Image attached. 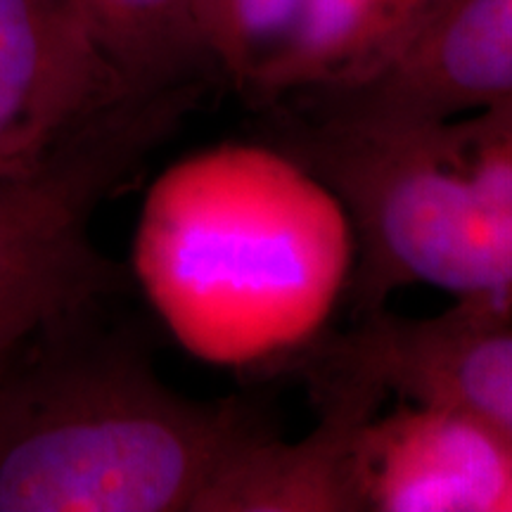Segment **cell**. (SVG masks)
Instances as JSON below:
<instances>
[{
  "instance_id": "cell-1",
  "label": "cell",
  "mask_w": 512,
  "mask_h": 512,
  "mask_svg": "<svg viewBox=\"0 0 512 512\" xmlns=\"http://www.w3.org/2000/svg\"><path fill=\"white\" fill-rule=\"evenodd\" d=\"M354 268L337 192L268 140L169 166L133 242V273L171 335L233 370L297 363L328 332Z\"/></svg>"
},
{
  "instance_id": "cell-2",
  "label": "cell",
  "mask_w": 512,
  "mask_h": 512,
  "mask_svg": "<svg viewBox=\"0 0 512 512\" xmlns=\"http://www.w3.org/2000/svg\"><path fill=\"white\" fill-rule=\"evenodd\" d=\"M0 370V512H200L230 453L266 427L195 401L93 318Z\"/></svg>"
},
{
  "instance_id": "cell-3",
  "label": "cell",
  "mask_w": 512,
  "mask_h": 512,
  "mask_svg": "<svg viewBox=\"0 0 512 512\" xmlns=\"http://www.w3.org/2000/svg\"><path fill=\"white\" fill-rule=\"evenodd\" d=\"M261 138L323 178L356 233L358 316L413 285L512 316V105L349 121L261 110Z\"/></svg>"
},
{
  "instance_id": "cell-4",
  "label": "cell",
  "mask_w": 512,
  "mask_h": 512,
  "mask_svg": "<svg viewBox=\"0 0 512 512\" xmlns=\"http://www.w3.org/2000/svg\"><path fill=\"white\" fill-rule=\"evenodd\" d=\"M195 91L126 95L31 164L0 171V370L124 290L126 273L91 238L93 216L174 131Z\"/></svg>"
},
{
  "instance_id": "cell-5",
  "label": "cell",
  "mask_w": 512,
  "mask_h": 512,
  "mask_svg": "<svg viewBox=\"0 0 512 512\" xmlns=\"http://www.w3.org/2000/svg\"><path fill=\"white\" fill-rule=\"evenodd\" d=\"M297 366L306 377L368 384L384 399L467 413L512 444V316L458 302L422 318L380 309L325 332Z\"/></svg>"
},
{
  "instance_id": "cell-6",
  "label": "cell",
  "mask_w": 512,
  "mask_h": 512,
  "mask_svg": "<svg viewBox=\"0 0 512 512\" xmlns=\"http://www.w3.org/2000/svg\"><path fill=\"white\" fill-rule=\"evenodd\" d=\"M351 491L356 512H510L512 444L467 413L399 401L358 430Z\"/></svg>"
},
{
  "instance_id": "cell-7",
  "label": "cell",
  "mask_w": 512,
  "mask_h": 512,
  "mask_svg": "<svg viewBox=\"0 0 512 512\" xmlns=\"http://www.w3.org/2000/svg\"><path fill=\"white\" fill-rule=\"evenodd\" d=\"M126 95L74 0H0V171L31 164Z\"/></svg>"
},
{
  "instance_id": "cell-8",
  "label": "cell",
  "mask_w": 512,
  "mask_h": 512,
  "mask_svg": "<svg viewBox=\"0 0 512 512\" xmlns=\"http://www.w3.org/2000/svg\"><path fill=\"white\" fill-rule=\"evenodd\" d=\"M287 105L349 121L444 119L512 105V0H448L375 79Z\"/></svg>"
},
{
  "instance_id": "cell-9",
  "label": "cell",
  "mask_w": 512,
  "mask_h": 512,
  "mask_svg": "<svg viewBox=\"0 0 512 512\" xmlns=\"http://www.w3.org/2000/svg\"><path fill=\"white\" fill-rule=\"evenodd\" d=\"M318 425L297 441L261 427L230 453L200 512H356L351 453L356 434L384 406L373 387L337 377H306Z\"/></svg>"
},
{
  "instance_id": "cell-10",
  "label": "cell",
  "mask_w": 512,
  "mask_h": 512,
  "mask_svg": "<svg viewBox=\"0 0 512 512\" xmlns=\"http://www.w3.org/2000/svg\"><path fill=\"white\" fill-rule=\"evenodd\" d=\"M448 0H302L245 98L256 110L361 86L392 64Z\"/></svg>"
},
{
  "instance_id": "cell-11",
  "label": "cell",
  "mask_w": 512,
  "mask_h": 512,
  "mask_svg": "<svg viewBox=\"0 0 512 512\" xmlns=\"http://www.w3.org/2000/svg\"><path fill=\"white\" fill-rule=\"evenodd\" d=\"M95 48L131 93L197 88L209 64L202 0H74Z\"/></svg>"
},
{
  "instance_id": "cell-12",
  "label": "cell",
  "mask_w": 512,
  "mask_h": 512,
  "mask_svg": "<svg viewBox=\"0 0 512 512\" xmlns=\"http://www.w3.org/2000/svg\"><path fill=\"white\" fill-rule=\"evenodd\" d=\"M302 0H202V41L209 64L238 93L285 34Z\"/></svg>"
},
{
  "instance_id": "cell-13",
  "label": "cell",
  "mask_w": 512,
  "mask_h": 512,
  "mask_svg": "<svg viewBox=\"0 0 512 512\" xmlns=\"http://www.w3.org/2000/svg\"><path fill=\"white\" fill-rule=\"evenodd\" d=\"M510 512H512V503H510Z\"/></svg>"
}]
</instances>
